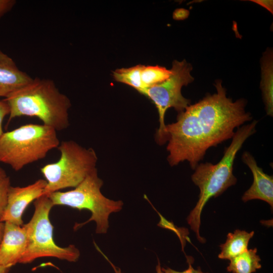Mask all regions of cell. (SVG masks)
<instances>
[{
    "instance_id": "13",
    "label": "cell",
    "mask_w": 273,
    "mask_h": 273,
    "mask_svg": "<svg viewBox=\"0 0 273 273\" xmlns=\"http://www.w3.org/2000/svg\"><path fill=\"white\" fill-rule=\"evenodd\" d=\"M254 234V231L248 233L240 230L229 233L225 243L220 245L221 252L218 257L220 259L230 260L246 251L248 250L249 242Z\"/></svg>"
},
{
    "instance_id": "14",
    "label": "cell",
    "mask_w": 273,
    "mask_h": 273,
    "mask_svg": "<svg viewBox=\"0 0 273 273\" xmlns=\"http://www.w3.org/2000/svg\"><path fill=\"white\" fill-rule=\"evenodd\" d=\"M272 54L270 50L263 55L261 63V89L267 115H273V69Z\"/></svg>"
},
{
    "instance_id": "16",
    "label": "cell",
    "mask_w": 273,
    "mask_h": 273,
    "mask_svg": "<svg viewBox=\"0 0 273 273\" xmlns=\"http://www.w3.org/2000/svg\"><path fill=\"white\" fill-rule=\"evenodd\" d=\"M142 65L117 69L113 71V77L117 82L126 84L143 94L144 88L141 80Z\"/></svg>"
},
{
    "instance_id": "8",
    "label": "cell",
    "mask_w": 273,
    "mask_h": 273,
    "mask_svg": "<svg viewBox=\"0 0 273 273\" xmlns=\"http://www.w3.org/2000/svg\"><path fill=\"white\" fill-rule=\"evenodd\" d=\"M192 69L191 65L185 60H174L170 69V76L163 82L146 88L144 92L143 95L152 101L158 110L159 126L155 138L159 145L167 142L164 122L167 109L173 108L179 113L191 105V101L183 96L181 89L183 86L194 80L191 74Z\"/></svg>"
},
{
    "instance_id": "2",
    "label": "cell",
    "mask_w": 273,
    "mask_h": 273,
    "mask_svg": "<svg viewBox=\"0 0 273 273\" xmlns=\"http://www.w3.org/2000/svg\"><path fill=\"white\" fill-rule=\"evenodd\" d=\"M257 122V120H254L238 128L230 145L225 149L223 155L218 163L214 164L210 162L199 163L194 169L191 178L199 188L200 194L198 201L188 216L187 220L201 243L206 241L199 232L202 210L210 199L218 197L236 184L237 180L233 174L236 155L245 142L256 132Z\"/></svg>"
},
{
    "instance_id": "6",
    "label": "cell",
    "mask_w": 273,
    "mask_h": 273,
    "mask_svg": "<svg viewBox=\"0 0 273 273\" xmlns=\"http://www.w3.org/2000/svg\"><path fill=\"white\" fill-rule=\"evenodd\" d=\"M58 149L60 159L48 164L40 171L47 181L43 195L77 186L96 168L97 154L92 148H86L72 140L60 142Z\"/></svg>"
},
{
    "instance_id": "5",
    "label": "cell",
    "mask_w": 273,
    "mask_h": 273,
    "mask_svg": "<svg viewBox=\"0 0 273 273\" xmlns=\"http://www.w3.org/2000/svg\"><path fill=\"white\" fill-rule=\"evenodd\" d=\"M103 180L98 176L97 168L89 173L73 190L57 191L48 196L54 206H69L79 210L86 209L91 216L85 222L75 223L76 230L90 221L96 224L97 234L107 233L109 224V217L112 213L120 211L123 207L122 201L111 200L103 195L101 191Z\"/></svg>"
},
{
    "instance_id": "26",
    "label": "cell",
    "mask_w": 273,
    "mask_h": 273,
    "mask_svg": "<svg viewBox=\"0 0 273 273\" xmlns=\"http://www.w3.org/2000/svg\"><path fill=\"white\" fill-rule=\"evenodd\" d=\"M10 268L0 265V273H8Z\"/></svg>"
},
{
    "instance_id": "23",
    "label": "cell",
    "mask_w": 273,
    "mask_h": 273,
    "mask_svg": "<svg viewBox=\"0 0 273 273\" xmlns=\"http://www.w3.org/2000/svg\"><path fill=\"white\" fill-rule=\"evenodd\" d=\"M251 1L264 7L272 14V1L253 0Z\"/></svg>"
},
{
    "instance_id": "10",
    "label": "cell",
    "mask_w": 273,
    "mask_h": 273,
    "mask_svg": "<svg viewBox=\"0 0 273 273\" xmlns=\"http://www.w3.org/2000/svg\"><path fill=\"white\" fill-rule=\"evenodd\" d=\"M27 243V235L23 225L5 222L0 245V265L10 268L19 263L25 253Z\"/></svg>"
},
{
    "instance_id": "21",
    "label": "cell",
    "mask_w": 273,
    "mask_h": 273,
    "mask_svg": "<svg viewBox=\"0 0 273 273\" xmlns=\"http://www.w3.org/2000/svg\"><path fill=\"white\" fill-rule=\"evenodd\" d=\"M15 4L14 0H0V18L10 11Z\"/></svg>"
},
{
    "instance_id": "24",
    "label": "cell",
    "mask_w": 273,
    "mask_h": 273,
    "mask_svg": "<svg viewBox=\"0 0 273 273\" xmlns=\"http://www.w3.org/2000/svg\"><path fill=\"white\" fill-rule=\"evenodd\" d=\"M5 230V222L0 220V245L3 240Z\"/></svg>"
},
{
    "instance_id": "25",
    "label": "cell",
    "mask_w": 273,
    "mask_h": 273,
    "mask_svg": "<svg viewBox=\"0 0 273 273\" xmlns=\"http://www.w3.org/2000/svg\"><path fill=\"white\" fill-rule=\"evenodd\" d=\"M7 176L5 171L0 167V181L5 179Z\"/></svg>"
},
{
    "instance_id": "3",
    "label": "cell",
    "mask_w": 273,
    "mask_h": 273,
    "mask_svg": "<svg viewBox=\"0 0 273 273\" xmlns=\"http://www.w3.org/2000/svg\"><path fill=\"white\" fill-rule=\"evenodd\" d=\"M4 100L10 108L9 121L17 117H35L56 131L69 125L71 101L51 79L33 78Z\"/></svg>"
},
{
    "instance_id": "9",
    "label": "cell",
    "mask_w": 273,
    "mask_h": 273,
    "mask_svg": "<svg viewBox=\"0 0 273 273\" xmlns=\"http://www.w3.org/2000/svg\"><path fill=\"white\" fill-rule=\"evenodd\" d=\"M46 185L45 179H39L25 187L11 186L8 192L7 205L1 221L23 225L24 211L30 203L43 195Z\"/></svg>"
},
{
    "instance_id": "1",
    "label": "cell",
    "mask_w": 273,
    "mask_h": 273,
    "mask_svg": "<svg viewBox=\"0 0 273 273\" xmlns=\"http://www.w3.org/2000/svg\"><path fill=\"white\" fill-rule=\"evenodd\" d=\"M214 85L216 93L190 105L175 122L166 125L170 166L187 161L195 169L210 148L232 139L236 128L252 120L245 100L227 97L220 80Z\"/></svg>"
},
{
    "instance_id": "22",
    "label": "cell",
    "mask_w": 273,
    "mask_h": 273,
    "mask_svg": "<svg viewBox=\"0 0 273 273\" xmlns=\"http://www.w3.org/2000/svg\"><path fill=\"white\" fill-rule=\"evenodd\" d=\"M96 248L102 254V255L105 257L107 261L110 263L112 268L113 269L115 273H122L121 269L116 266L101 251L100 248L95 244ZM156 273H164L162 270V267L161 266L160 262L159 260L158 259V264L156 267Z\"/></svg>"
},
{
    "instance_id": "17",
    "label": "cell",
    "mask_w": 273,
    "mask_h": 273,
    "mask_svg": "<svg viewBox=\"0 0 273 273\" xmlns=\"http://www.w3.org/2000/svg\"><path fill=\"white\" fill-rule=\"evenodd\" d=\"M171 74V70L164 67L158 65H142L141 80L144 92L146 88L165 80L170 76Z\"/></svg>"
},
{
    "instance_id": "19",
    "label": "cell",
    "mask_w": 273,
    "mask_h": 273,
    "mask_svg": "<svg viewBox=\"0 0 273 273\" xmlns=\"http://www.w3.org/2000/svg\"><path fill=\"white\" fill-rule=\"evenodd\" d=\"M187 262L189 264L188 268L183 271H178L168 267L166 268L162 267V270L164 273H209L202 271L200 266L198 267L197 269L194 268L192 265L191 259L187 258Z\"/></svg>"
},
{
    "instance_id": "7",
    "label": "cell",
    "mask_w": 273,
    "mask_h": 273,
    "mask_svg": "<svg viewBox=\"0 0 273 273\" xmlns=\"http://www.w3.org/2000/svg\"><path fill=\"white\" fill-rule=\"evenodd\" d=\"M34 211L30 221L23 226L26 231L27 246L20 263H31L43 257H55L69 262L77 261L79 249L74 245L62 247L53 240V226L49 214L54 206L49 197L43 195L34 202Z\"/></svg>"
},
{
    "instance_id": "20",
    "label": "cell",
    "mask_w": 273,
    "mask_h": 273,
    "mask_svg": "<svg viewBox=\"0 0 273 273\" xmlns=\"http://www.w3.org/2000/svg\"><path fill=\"white\" fill-rule=\"evenodd\" d=\"M10 114V108L4 101H0V136L3 133L2 125L4 118Z\"/></svg>"
},
{
    "instance_id": "15",
    "label": "cell",
    "mask_w": 273,
    "mask_h": 273,
    "mask_svg": "<svg viewBox=\"0 0 273 273\" xmlns=\"http://www.w3.org/2000/svg\"><path fill=\"white\" fill-rule=\"evenodd\" d=\"M229 260L226 270L232 273H253L261 267V259L256 248L248 249Z\"/></svg>"
},
{
    "instance_id": "4",
    "label": "cell",
    "mask_w": 273,
    "mask_h": 273,
    "mask_svg": "<svg viewBox=\"0 0 273 273\" xmlns=\"http://www.w3.org/2000/svg\"><path fill=\"white\" fill-rule=\"evenodd\" d=\"M60 143L54 128L43 124L23 125L0 136V162L19 171L44 158Z\"/></svg>"
},
{
    "instance_id": "11",
    "label": "cell",
    "mask_w": 273,
    "mask_h": 273,
    "mask_svg": "<svg viewBox=\"0 0 273 273\" xmlns=\"http://www.w3.org/2000/svg\"><path fill=\"white\" fill-rule=\"evenodd\" d=\"M242 161L249 168L253 177L250 187L242 197L243 202L258 199L267 203L272 209L273 207V177L265 173L259 167L254 157L248 152L242 155Z\"/></svg>"
},
{
    "instance_id": "12",
    "label": "cell",
    "mask_w": 273,
    "mask_h": 273,
    "mask_svg": "<svg viewBox=\"0 0 273 273\" xmlns=\"http://www.w3.org/2000/svg\"><path fill=\"white\" fill-rule=\"evenodd\" d=\"M33 79L19 69L14 61L0 50V97H7Z\"/></svg>"
},
{
    "instance_id": "18",
    "label": "cell",
    "mask_w": 273,
    "mask_h": 273,
    "mask_svg": "<svg viewBox=\"0 0 273 273\" xmlns=\"http://www.w3.org/2000/svg\"><path fill=\"white\" fill-rule=\"evenodd\" d=\"M10 186L11 181L9 177L7 176L0 181V220L7 205L8 192Z\"/></svg>"
}]
</instances>
